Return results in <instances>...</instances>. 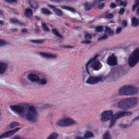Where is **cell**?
I'll use <instances>...</instances> for the list:
<instances>
[{
  "mask_svg": "<svg viewBox=\"0 0 139 139\" xmlns=\"http://www.w3.org/2000/svg\"><path fill=\"white\" fill-rule=\"evenodd\" d=\"M138 99L135 97L123 99L118 103L119 108L121 109H131L134 108L138 104Z\"/></svg>",
  "mask_w": 139,
  "mask_h": 139,
  "instance_id": "1",
  "label": "cell"
},
{
  "mask_svg": "<svg viewBox=\"0 0 139 139\" xmlns=\"http://www.w3.org/2000/svg\"><path fill=\"white\" fill-rule=\"evenodd\" d=\"M30 106L27 104H22V105H13L10 106V107L11 110L16 113L22 117L26 118L28 114Z\"/></svg>",
  "mask_w": 139,
  "mask_h": 139,
  "instance_id": "2",
  "label": "cell"
},
{
  "mask_svg": "<svg viewBox=\"0 0 139 139\" xmlns=\"http://www.w3.org/2000/svg\"><path fill=\"white\" fill-rule=\"evenodd\" d=\"M138 89L136 87L130 85L123 86L119 89V94L121 95H134L138 92Z\"/></svg>",
  "mask_w": 139,
  "mask_h": 139,
  "instance_id": "3",
  "label": "cell"
},
{
  "mask_svg": "<svg viewBox=\"0 0 139 139\" xmlns=\"http://www.w3.org/2000/svg\"><path fill=\"white\" fill-rule=\"evenodd\" d=\"M139 62V48L134 50L129 56L128 63L131 67H134Z\"/></svg>",
  "mask_w": 139,
  "mask_h": 139,
  "instance_id": "4",
  "label": "cell"
},
{
  "mask_svg": "<svg viewBox=\"0 0 139 139\" xmlns=\"http://www.w3.org/2000/svg\"><path fill=\"white\" fill-rule=\"evenodd\" d=\"M132 114L131 112H127V111H120L116 113L111 118V121L110 122L109 127L111 128L114 125L117 120L121 118L122 117H125L126 116H130Z\"/></svg>",
  "mask_w": 139,
  "mask_h": 139,
  "instance_id": "5",
  "label": "cell"
},
{
  "mask_svg": "<svg viewBox=\"0 0 139 139\" xmlns=\"http://www.w3.org/2000/svg\"><path fill=\"white\" fill-rule=\"evenodd\" d=\"M26 119L29 121L35 122L37 121L38 113L36 109L33 106H30V109L27 115Z\"/></svg>",
  "mask_w": 139,
  "mask_h": 139,
  "instance_id": "6",
  "label": "cell"
},
{
  "mask_svg": "<svg viewBox=\"0 0 139 139\" xmlns=\"http://www.w3.org/2000/svg\"><path fill=\"white\" fill-rule=\"evenodd\" d=\"M76 122L70 118H65L61 119L56 123L57 125L60 127H70L76 124Z\"/></svg>",
  "mask_w": 139,
  "mask_h": 139,
  "instance_id": "7",
  "label": "cell"
},
{
  "mask_svg": "<svg viewBox=\"0 0 139 139\" xmlns=\"http://www.w3.org/2000/svg\"><path fill=\"white\" fill-rule=\"evenodd\" d=\"M113 116V112L111 110H107L101 114V121L105 122L111 119Z\"/></svg>",
  "mask_w": 139,
  "mask_h": 139,
  "instance_id": "8",
  "label": "cell"
},
{
  "mask_svg": "<svg viewBox=\"0 0 139 139\" xmlns=\"http://www.w3.org/2000/svg\"><path fill=\"white\" fill-rule=\"evenodd\" d=\"M102 81V77H90L87 80L86 83L91 85L95 84Z\"/></svg>",
  "mask_w": 139,
  "mask_h": 139,
  "instance_id": "9",
  "label": "cell"
},
{
  "mask_svg": "<svg viewBox=\"0 0 139 139\" xmlns=\"http://www.w3.org/2000/svg\"><path fill=\"white\" fill-rule=\"evenodd\" d=\"M20 129V128H17L12 130L7 131L6 132L4 133L0 136V139L8 138L9 137H11V136H13L14 134H15V133L17 132V131H18Z\"/></svg>",
  "mask_w": 139,
  "mask_h": 139,
  "instance_id": "10",
  "label": "cell"
},
{
  "mask_svg": "<svg viewBox=\"0 0 139 139\" xmlns=\"http://www.w3.org/2000/svg\"><path fill=\"white\" fill-rule=\"evenodd\" d=\"M107 63L110 66H115L117 65L116 57L114 55L110 56L107 60Z\"/></svg>",
  "mask_w": 139,
  "mask_h": 139,
  "instance_id": "11",
  "label": "cell"
},
{
  "mask_svg": "<svg viewBox=\"0 0 139 139\" xmlns=\"http://www.w3.org/2000/svg\"><path fill=\"white\" fill-rule=\"evenodd\" d=\"M91 63H92V67L95 70H99L102 68V65L100 61L98 60H93Z\"/></svg>",
  "mask_w": 139,
  "mask_h": 139,
  "instance_id": "12",
  "label": "cell"
},
{
  "mask_svg": "<svg viewBox=\"0 0 139 139\" xmlns=\"http://www.w3.org/2000/svg\"><path fill=\"white\" fill-rule=\"evenodd\" d=\"M28 79L32 82H39L40 81V78L37 75L34 74H30L28 75Z\"/></svg>",
  "mask_w": 139,
  "mask_h": 139,
  "instance_id": "13",
  "label": "cell"
},
{
  "mask_svg": "<svg viewBox=\"0 0 139 139\" xmlns=\"http://www.w3.org/2000/svg\"><path fill=\"white\" fill-rule=\"evenodd\" d=\"M7 68V65L5 63L0 62V75L3 74Z\"/></svg>",
  "mask_w": 139,
  "mask_h": 139,
  "instance_id": "14",
  "label": "cell"
},
{
  "mask_svg": "<svg viewBox=\"0 0 139 139\" xmlns=\"http://www.w3.org/2000/svg\"><path fill=\"white\" fill-rule=\"evenodd\" d=\"M40 55L45 58H48V59H51V58H55L56 57L55 56L52 55L51 54L45 52H40Z\"/></svg>",
  "mask_w": 139,
  "mask_h": 139,
  "instance_id": "15",
  "label": "cell"
},
{
  "mask_svg": "<svg viewBox=\"0 0 139 139\" xmlns=\"http://www.w3.org/2000/svg\"><path fill=\"white\" fill-rule=\"evenodd\" d=\"M48 6L52 9V10H53L55 12V13L58 16H61V15L62 14V11H61V10H60L59 9L55 8L54 6L51 5H48Z\"/></svg>",
  "mask_w": 139,
  "mask_h": 139,
  "instance_id": "16",
  "label": "cell"
},
{
  "mask_svg": "<svg viewBox=\"0 0 139 139\" xmlns=\"http://www.w3.org/2000/svg\"><path fill=\"white\" fill-rule=\"evenodd\" d=\"M25 14L26 17L31 18L32 16V11L30 9H26L25 10Z\"/></svg>",
  "mask_w": 139,
  "mask_h": 139,
  "instance_id": "17",
  "label": "cell"
},
{
  "mask_svg": "<svg viewBox=\"0 0 139 139\" xmlns=\"http://www.w3.org/2000/svg\"><path fill=\"white\" fill-rule=\"evenodd\" d=\"M29 3L30 5L31 6V7L33 9H37V8H38V4L36 3V2L33 0H29Z\"/></svg>",
  "mask_w": 139,
  "mask_h": 139,
  "instance_id": "18",
  "label": "cell"
},
{
  "mask_svg": "<svg viewBox=\"0 0 139 139\" xmlns=\"http://www.w3.org/2000/svg\"><path fill=\"white\" fill-rule=\"evenodd\" d=\"M93 136V133L91 131H88L85 133L84 136V138L86 139H89V138H92Z\"/></svg>",
  "mask_w": 139,
  "mask_h": 139,
  "instance_id": "19",
  "label": "cell"
},
{
  "mask_svg": "<svg viewBox=\"0 0 139 139\" xmlns=\"http://www.w3.org/2000/svg\"><path fill=\"white\" fill-rule=\"evenodd\" d=\"M58 134L57 133L54 132L51 134L50 136L48 137L47 139H57L58 138Z\"/></svg>",
  "mask_w": 139,
  "mask_h": 139,
  "instance_id": "20",
  "label": "cell"
},
{
  "mask_svg": "<svg viewBox=\"0 0 139 139\" xmlns=\"http://www.w3.org/2000/svg\"><path fill=\"white\" fill-rule=\"evenodd\" d=\"M102 139H112V138L110 135L109 131H107L105 133L103 136Z\"/></svg>",
  "mask_w": 139,
  "mask_h": 139,
  "instance_id": "21",
  "label": "cell"
},
{
  "mask_svg": "<svg viewBox=\"0 0 139 139\" xmlns=\"http://www.w3.org/2000/svg\"><path fill=\"white\" fill-rule=\"evenodd\" d=\"M133 26L134 27H137L139 24V21L138 19L136 18H133L132 19Z\"/></svg>",
  "mask_w": 139,
  "mask_h": 139,
  "instance_id": "22",
  "label": "cell"
},
{
  "mask_svg": "<svg viewBox=\"0 0 139 139\" xmlns=\"http://www.w3.org/2000/svg\"><path fill=\"white\" fill-rule=\"evenodd\" d=\"M61 8L64 9L68 10V11H71V12H75L76 11L75 9L72 8L71 7H68V6H63V7H61Z\"/></svg>",
  "mask_w": 139,
  "mask_h": 139,
  "instance_id": "23",
  "label": "cell"
},
{
  "mask_svg": "<svg viewBox=\"0 0 139 139\" xmlns=\"http://www.w3.org/2000/svg\"><path fill=\"white\" fill-rule=\"evenodd\" d=\"M105 32L106 33H107L109 34L110 35V36H112V35H113L114 34V31H112L111 29L109 28V27H106Z\"/></svg>",
  "mask_w": 139,
  "mask_h": 139,
  "instance_id": "24",
  "label": "cell"
},
{
  "mask_svg": "<svg viewBox=\"0 0 139 139\" xmlns=\"http://www.w3.org/2000/svg\"><path fill=\"white\" fill-rule=\"evenodd\" d=\"M52 32L55 36H57V37H59L60 38H62V36H61V35L58 32L56 29H52Z\"/></svg>",
  "mask_w": 139,
  "mask_h": 139,
  "instance_id": "25",
  "label": "cell"
},
{
  "mask_svg": "<svg viewBox=\"0 0 139 139\" xmlns=\"http://www.w3.org/2000/svg\"><path fill=\"white\" fill-rule=\"evenodd\" d=\"M11 22L14 24H21L20 22L18 20L17 18H12L11 19Z\"/></svg>",
  "mask_w": 139,
  "mask_h": 139,
  "instance_id": "26",
  "label": "cell"
},
{
  "mask_svg": "<svg viewBox=\"0 0 139 139\" xmlns=\"http://www.w3.org/2000/svg\"><path fill=\"white\" fill-rule=\"evenodd\" d=\"M85 7L86 10H90V9H91L92 7V4L89 3H86L85 4Z\"/></svg>",
  "mask_w": 139,
  "mask_h": 139,
  "instance_id": "27",
  "label": "cell"
},
{
  "mask_svg": "<svg viewBox=\"0 0 139 139\" xmlns=\"http://www.w3.org/2000/svg\"><path fill=\"white\" fill-rule=\"evenodd\" d=\"M19 125L20 124L18 122H13L10 124V126L11 128H14L15 127L19 126Z\"/></svg>",
  "mask_w": 139,
  "mask_h": 139,
  "instance_id": "28",
  "label": "cell"
},
{
  "mask_svg": "<svg viewBox=\"0 0 139 139\" xmlns=\"http://www.w3.org/2000/svg\"><path fill=\"white\" fill-rule=\"evenodd\" d=\"M42 12L45 14H50V11L49 10H48V9H45V8H43L42 9Z\"/></svg>",
  "mask_w": 139,
  "mask_h": 139,
  "instance_id": "29",
  "label": "cell"
},
{
  "mask_svg": "<svg viewBox=\"0 0 139 139\" xmlns=\"http://www.w3.org/2000/svg\"><path fill=\"white\" fill-rule=\"evenodd\" d=\"M6 44V42L5 40L0 39V47L4 46Z\"/></svg>",
  "mask_w": 139,
  "mask_h": 139,
  "instance_id": "30",
  "label": "cell"
},
{
  "mask_svg": "<svg viewBox=\"0 0 139 139\" xmlns=\"http://www.w3.org/2000/svg\"><path fill=\"white\" fill-rule=\"evenodd\" d=\"M119 126H120V127L124 129V128L129 127L131 125L129 124H125H125H120V125H119Z\"/></svg>",
  "mask_w": 139,
  "mask_h": 139,
  "instance_id": "31",
  "label": "cell"
},
{
  "mask_svg": "<svg viewBox=\"0 0 139 139\" xmlns=\"http://www.w3.org/2000/svg\"><path fill=\"white\" fill-rule=\"evenodd\" d=\"M96 30L97 32H102L103 30V28L102 26H99V27H96Z\"/></svg>",
  "mask_w": 139,
  "mask_h": 139,
  "instance_id": "32",
  "label": "cell"
},
{
  "mask_svg": "<svg viewBox=\"0 0 139 139\" xmlns=\"http://www.w3.org/2000/svg\"><path fill=\"white\" fill-rule=\"evenodd\" d=\"M31 42L36 44L42 43L43 42V41L42 40H31Z\"/></svg>",
  "mask_w": 139,
  "mask_h": 139,
  "instance_id": "33",
  "label": "cell"
},
{
  "mask_svg": "<svg viewBox=\"0 0 139 139\" xmlns=\"http://www.w3.org/2000/svg\"><path fill=\"white\" fill-rule=\"evenodd\" d=\"M42 27L43 28V29L46 31H49V29L48 28L46 25L45 23H43L42 24Z\"/></svg>",
  "mask_w": 139,
  "mask_h": 139,
  "instance_id": "34",
  "label": "cell"
},
{
  "mask_svg": "<svg viewBox=\"0 0 139 139\" xmlns=\"http://www.w3.org/2000/svg\"><path fill=\"white\" fill-rule=\"evenodd\" d=\"M107 38V35H104L103 36H102L98 39V40H106Z\"/></svg>",
  "mask_w": 139,
  "mask_h": 139,
  "instance_id": "35",
  "label": "cell"
},
{
  "mask_svg": "<svg viewBox=\"0 0 139 139\" xmlns=\"http://www.w3.org/2000/svg\"><path fill=\"white\" fill-rule=\"evenodd\" d=\"M92 37V35L90 34H87L85 36V38L87 40H90L91 39Z\"/></svg>",
  "mask_w": 139,
  "mask_h": 139,
  "instance_id": "36",
  "label": "cell"
},
{
  "mask_svg": "<svg viewBox=\"0 0 139 139\" xmlns=\"http://www.w3.org/2000/svg\"><path fill=\"white\" fill-rule=\"evenodd\" d=\"M40 82L41 84L45 85L46 84L47 81L45 79H43L42 80H40Z\"/></svg>",
  "mask_w": 139,
  "mask_h": 139,
  "instance_id": "37",
  "label": "cell"
},
{
  "mask_svg": "<svg viewBox=\"0 0 139 139\" xmlns=\"http://www.w3.org/2000/svg\"><path fill=\"white\" fill-rule=\"evenodd\" d=\"M7 2L9 3H14V2H17V0H5Z\"/></svg>",
  "mask_w": 139,
  "mask_h": 139,
  "instance_id": "38",
  "label": "cell"
},
{
  "mask_svg": "<svg viewBox=\"0 0 139 139\" xmlns=\"http://www.w3.org/2000/svg\"><path fill=\"white\" fill-rule=\"evenodd\" d=\"M113 17H114V16L112 14H109L107 15L106 16V18H108V19H110V18H111Z\"/></svg>",
  "mask_w": 139,
  "mask_h": 139,
  "instance_id": "39",
  "label": "cell"
},
{
  "mask_svg": "<svg viewBox=\"0 0 139 139\" xmlns=\"http://www.w3.org/2000/svg\"><path fill=\"white\" fill-rule=\"evenodd\" d=\"M125 9L124 8H122L120 10V11H119V13L120 14V15H123L125 12Z\"/></svg>",
  "mask_w": 139,
  "mask_h": 139,
  "instance_id": "40",
  "label": "cell"
},
{
  "mask_svg": "<svg viewBox=\"0 0 139 139\" xmlns=\"http://www.w3.org/2000/svg\"><path fill=\"white\" fill-rule=\"evenodd\" d=\"M122 31V28L121 27H119V28L117 29V30H116V34H119V33H120L121 32V31Z\"/></svg>",
  "mask_w": 139,
  "mask_h": 139,
  "instance_id": "41",
  "label": "cell"
},
{
  "mask_svg": "<svg viewBox=\"0 0 139 139\" xmlns=\"http://www.w3.org/2000/svg\"><path fill=\"white\" fill-rule=\"evenodd\" d=\"M82 43L84 44H88L90 43H91V42H90V40H85Z\"/></svg>",
  "mask_w": 139,
  "mask_h": 139,
  "instance_id": "42",
  "label": "cell"
},
{
  "mask_svg": "<svg viewBox=\"0 0 139 139\" xmlns=\"http://www.w3.org/2000/svg\"><path fill=\"white\" fill-rule=\"evenodd\" d=\"M122 25H123V26L124 27H127V21H125V20H124V21H123V22H122Z\"/></svg>",
  "mask_w": 139,
  "mask_h": 139,
  "instance_id": "43",
  "label": "cell"
},
{
  "mask_svg": "<svg viewBox=\"0 0 139 139\" xmlns=\"http://www.w3.org/2000/svg\"><path fill=\"white\" fill-rule=\"evenodd\" d=\"M11 139H22V138H20V137H19V136H15V137H13Z\"/></svg>",
  "mask_w": 139,
  "mask_h": 139,
  "instance_id": "44",
  "label": "cell"
},
{
  "mask_svg": "<svg viewBox=\"0 0 139 139\" xmlns=\"http://www.w3.org/2000/svg\"><path fill=\"white\" fill-rule=\"evenodd\" d=\"M104 6V4H102L99 6L98 8L100 9H102L103 8Z\"/></svg>",
  "mask_w": 139,
  "mask_h": 139,
  "instance_id": "45",
  "label": "cell"
},
{
  "mask_svg": "<svg viewBox=\"0 0 139 139\" xmlns=\"http://www.w3.org/2000/svg\"><path fill=\"white\" fill-rule=\"evenodd\" d=\"M111 7H112V8H115L116 7V4L115 3H112L111 5Z\"/></svg>",
  "mask_w": 139,
  "mask_h": 139,
  "instance_id": "46",
  "label": "cell"
},
{
  "mask_svg": "<svg viewBox=\"0 0 139 139\" xmlns=\"http://www.w3.org/2000/svg\"><path fill=\"white\" fill-rule=\"evenodd\" d=\"M75 139H85L83 137H81V136H77L76 137Z\"/></svg>",
  "mask_w": 139,
  "mask_h": 139,
  "instance_id": "47",
  "label": "cell"
},
{
  "mask_svg": "<svg viewBox=\"0 0 139 139\" xmlns=\"http://www.w3.org/2000/svg\"><path fill=\"white\" fill-rule=\"evenodd\" d=\"M120 5H121L123 6L124 7H125L126 6V3H125V2H120Z\"/></svg>",
  "mask_w": 139,
  "mask_h": 139,
  "instance_id": "48",
  "label": "cell"
},
{
  "mask_svg": "<svg viewBox=\"0 0 139 139\" xmlns=\"http://www.w3.org/2000/svg\"><path fill=\"white\" fill-rule=\"evenodd\" d=\"M52 0V1H54V2H60V1H62L63 0Z\"/></svg>",
  "mask_w": 139,
  "mask_h": 139,
  "instance_id": "49",
  "label": "cell"
},
{
  "mask_svg": "<svg viewBox=\"0 0 139 139\" xmlns=\"http://www.w3.org/2000/svg\"><path fill=\"white\" fill-rule=\"evenodd\" d=\"M22 32L25 33L27 31V30L25 29H22Z\"/></svg>",
  "mask_w": 139,
  "mask_h": 139,
  "instance_id": "50",
  "label": "cell"
},
{
  "mask_svg": "<svg viewBox=\"0 0 139 139\" xmlns=\"http://www.w3.org/2000/svg\"><path fill=\"white\" fill-rule=\"evenodd\" d=\"M3 24V22L2 20H0V25H2Z\"/></svg>",
  "mask_w": 139,
  "mask_h": 139,
  "instance_id": "51",
  "label": "cell"
},
{
  "mask_svg": "<svg viewBox=\"0 0 139 139\" xmlns=\"http://www.w3.org/2000/svg\"><path fill=\"white\" fill-rule=\"evenodd\" d=\"M64 47H66V48H72V46H64Z\"/></svg>",
  "mask_w": 139,
  "mask_h": 139,
  "instance_id": "52",
  "label": "cell"
},
{
  "mask_svg": "<svg viewBox=\"0 0 139 139\" xmlns=\"http://www.w3.org/2000/svg\"><path fill=\"white\" fill-rule=\"evenodd\" d=\"M137 13H138V15H139V7L138 8V9H137Z\"/></svg>",
  "mask_w": 139,
  "mask_h": 139,
  "instance_id": "53",
  "label": "cell"
},
{
  "mask_svg": "<svg viewBox=\"0 0 139 139\" xmlns=\"http://www.w3.org/2000/svg\"><path fill=\"white\" fill-rule=\"evenodd\" d=\"M2 13H3V12H2V11H1V10H0V15H2Z\"/></svg>",
  "mask_w": 139,
  "mask_h": 139,
  "instance_id": "54",
  "label": "cell"
},
{
  "mask_svg": "<svg viewBox=\"0 0 139 139\" xmlns=\"http://www.w3.org/2000/svg\"><path fill=\"white\" fill-rule=\"evenodd\" d=\"M105 0H99V2H102V1H104Z\"/></svg>",
  "mask_w": 139,
  "mask_h": 139,
  "instance_id": "55",
  "label": "cell"
},
{
  "mask_svg": "<svg viewBox=\"0 0 139 139\" xmlns=\"http://www.w3.org/2000/svg\"><path fill=\"white\" fill-rule=\"evenodd\" d=\"M138 116H139V115H138Z\"/></svg>",
  "mask_w": 139,
  "mask_h": 139,
  "instance_id": "56",
  "label": "cell"
}]
</instances>
